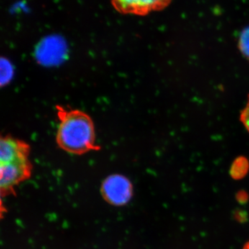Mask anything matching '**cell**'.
<instances>
[{"label": "cell", "mask_w": 249, "mask_h": 249, "mask_svg": "<svg viewBox=\"0 0 249 249\" xmlns=\"http://www.w3.org/2000/svg\"><path fill=\"white\" fill-rule=\"evenodd\" d=\"M55 108L59 121L55 139L60 149L76 155L101 150L96 143L93 121L87 113L61 106Z\"/></svg>", "instance_id": "obj_1"}, {"label": "cell", "mask_w": 249, "mask_h": 249, "mask_svg": "<svg viewBox=\"0 0 249 249\" xmlns=\"http://www.w3.org/2000/svg\"><path fill=\"white\" fill-rule=\"evenodd\" d=\"M33 165L29 158L0 163V188L3 194H9L15 187L30 178Z\"/></svg>", "instance_id": "obj_2"}, {"label": "cell", "mask_w": 249, "mask_h": 249, "mask_svg": "<svg viewBox=\"0 0 249 249\" xmlns=\"http://www.w3.org/2000/svg\"><path fill=\"white\" fill-rule=\"evenodd\" d=\"M101 193L109 204L124 206L127 204L133 194V187L124 175L114 174L107 177L101 186Z\"/></svg>", "instance_id": "obj_3"}, {"label": "cell", "mask_w": 249, "mask_h": 249, "mask_svg": "<svg viewBox=\"0 0 249 249\" xmlns=\"http://www.w3.org/2000/svg\"><path fill=\"white\" fill-rule=\"evenodd\" d=\"M117 12L124 15L145 16L154 11H161L172 0H111Z\"/></svg>", "instance_id": "obj_4"}, {"label": "cell", "mask_w": 249, "mask_h": 249, "mask_svg": "<svg viewBox=\"0 0 249 249\" xmlns=\"http://www.w3.org/2000/svg\"><path fill=\"white\" fill-rule=\"evenodd\" d=\"M30 152L29 144L20 139L10 135L0 139V163L29 158Z\"/></svg>", "instance_id": "obj_5"}, {"label": "cell", "mask_w": 249, "mask_h": 249, "mask_svg": "<svg viewBox=\"0 0 249 249\" xmlns=\"http://www.w3.org/2000/svg\"><path fill=\"white\" fill-rule=\"evenodd\" d=\"M65 46L60 38L55 37L46 38L37 49V60L43 64H55L63 57Z\"/></svg>", "instance_id": "obj_6"}, {"label": "cell", "mask_w": 249, "mask_h": 249, "mask_svg": "<svg viewBox=\"0 0 249 249\" xmlns=\"http://www.w3.org/2000/svg\"><path fill=\"white\" fill-rule=\"evenodd\" d=\"M249 161L245 157H239L232 163L231 173L234 178L243 176L249 170Z\"/></svg>", "instance_id": "obj_7"}, {"label": "cell", "mask_w": 249, "mask_h": 249, "mask_svg": "<svg viewBox=\"0 0 249 249\" xmlns=\"http://www.w3.org/2000/svg\"><path fill=\"white\" fill-rule=\"evenodd\" d=\"M239 49L242 53L249 60V27L242 31L239 39Z\"/></svg>", "instance_id": "obj_8"}, {"label": "cell", "mask_w": 249, "mask_h": 249, "mask_svg": "<svg viewBox=\"0 0 249 249\" xmlns=\"http://www.w3.org/2000/svg\"><path fill=\"white\" fill-rule=\"evenodd\" d=\"M4 60L6 66H4L2 63L1 64V69H2V70H1V75L4 73L5 76L1 78V83H2L5 79L4 85H6V83H9V81H10L11 78H12L14 71H13V67L11 66V63H10L9 60H6V59H4Z\"/></svg>", "instance_id": "obj_9"}, {"label": "cell", "mask_w": 249, "mask_h": 249, "mask_svg": "<svg viewBox=\"0 0 249 249\" xmlns=\"http://www.w3.org/2000/svg\"><path fill=\"white\" fill-rule=\"evenodd\" d=\"M240 121L249 132V94L247 105L240 113Z\"/></svg>", "instance_id": "obj_10"}, {"label": "cell", "mask_w": 249, "mask_h": 249, "mask_svg": "<svg viewBox=\"0 0 249 249\" xmlns=\"http://www.w3.org/2000/svg\"><path fill=\"white\" fill-rule=\"evenodd\" d=\"M243 249H249V241L248 242H247V244H246L245 247H244Z\"/></svg>", "instance_id": "obj_11"}]
</instances>
